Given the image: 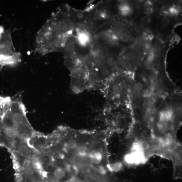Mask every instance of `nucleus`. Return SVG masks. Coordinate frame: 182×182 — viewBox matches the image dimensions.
Segmentation results:
<instances>
[{
	"mask_svg": "<svg viewBox=\"0 0 182 182\" xmlns=\"http://www.w3.org/2000/svg\"><path fill=\"white\" fill-rule=\"evenodd\" d=\"M66 37L59 35L47 21L37 34L36 50L42 55L59 51Z\"/></svg>",
	"mask_w": 182,
	"mask_h": 182,
	"instance_id": "1",
	"label": "nucleus"
},
{
	"mask_svg": "<svg viewBox=\"0 0 182 182\" xmlns=\"http://www.w3.org/2000/svg\"><path fill=\"white\" fill-rule=\"evenodd\" d=\"M21 61L20 53L16 51L9 29L2 34L0 39V65L14 66Z\"/></svg>",
	"mask_w": 182,
	"mask_h": 182,
	"instance_id": "2",
	"label": "nucleus"
},
{
	"mask_svg": "<svg viewBox=\"0 0 182 182\" xmlns=\"http://www.w3.org/2000/svg\"><path fill=\"white\" fill-rule=\"evenodd\" d=\"M68 7V5L60 7L48 20L57 33L64 37L74 34L76 27L69 15Z\"/></svg>",
	"mask_w": 182,
	"mask_h": 182,
	"instance_id": "3",
	"label": "nucleus"
},
{
	"mask_svg": "<svg viewBox=\"0 0 182 182\" xmlns=\"http://www.w3.org/2000/svg\"><path fill=\"white\" fill-rule=\"evenodd\" d=\"M169 159H170L173 165V176L175 179L182 178V146L177 142L172 145L168 151Z\"/></svg>",
	"mask_w": 182,
	"mask_h": 182,
	"instance_id": "4",
	"label": "nucleus"
},
{
	"mask_svg": "<svg viewBox=\"0 0 182 182\" xmlns=\"http://www.w3.org/2000/svg\"><path fill=\"white\" fill-rule=\"evenodd\" d=\"M75 35L78 45L83 49H89L92 42V34L87 29L78 26L75 28Z\"/></svg>",
	"mask_w": 182,
	"mask_h": 182,
	"instance_id": "5",
	"label": "nucleus"
},
{
	"mask_svg": "<svg viewBox=\"0 0 182 182\" xmlns=\"http://www.w3.org/2000/svg\"><path fill=\"white\" fill-rule=\"evenodd\" d=\"M69 15L76 27H84L88 19V12L87 10H79L71 7H68Z\"/></svg>",
	"mask_w": 182,
	"mask_h": 182,
	"instance_id": "6",
	"label": "nucleus"
},
{
	"mask_svg": "<svg viewBox=\"0 0 182 182\" xmlns=\"http://www.w3.org/2000/svg\"><path fill=\"white\" fill-rule=\"evenodd\" d=\"M171 21L167 17H163L161 18L158 24V27L159 29L161 30H165L169 29L171 26Z\"/></svg>",
	"mask_w": 182,
	"mask_h": 182,
	"instance_id": "7",
	"label": "nucleus"
},
{
	"mask_svg": "<svg viewBox=\"0 0 182 182\" xmlns=\"http://www.w3.org/2000/svg\"><path fill=\"white\" fill-rule=\"evenodd\" d=\"M118 9L119 13L122 16H126L130 12V8L125 3H121L119 4Z\"/></svg>",
	"mask_w": 182,
	"mask_h": 182,
	"instance_id": "8",
	"label": "nucleus"
},
{
	"mask_svg": "<svg viewBox=\"0 0 182 182\" xmlns=\"http://www.w3.org/2000/svg\"><path fill=\"white\" fill-rule=\"evenodd\" d=\"M90 157L94 163L96 164L100 163L103 158L102 154L99 152H96L93 154H90Z\"/></svg>",
	"mask_w": 182,
	"mask_h": 182,
	"instance_id": "9",
	"label": "nucleus"
},
{
	"mask_svg": "<svg viewBox=\"0 0 182 182\" xmlns=\"http://www.w3.org/2000/svg\"><path fill=\"white\" fill-rule=\"evenodd\" d=\"M85 156L80 152L75 154L73 157V162L76 165H79L82 164L84 160Z\"/></svg>",
	"mask_w": 182,
	"mask_h": 182,
	"instance_id": "10",
	"label": "nucleus"
},
{
	"mask_svg": "<svg viewBox=\"0 0 182 182\" xmlns=\"http://www.w3.org/2000/svg\"><path fill=\"white\" fill-rule=\"evenodd\" d=\"M151 22L150 17L147 15H143L140 19V23L142 25L146 27L148 26Z\"/></svg>",
	"mask_w": 182,
	"mask_h": 182,
	"instance_id": "11",
	"label": "nucleus"
},
{
	"mask_svg": "<svg viewBox=\"0 0 182 182\" xmlns=\"http://www.w3.org/2000/svg\"><path fill=\"white\" fill-rule=\"evenodd\" d=\"M18 152L21 155L26 156L29 154L30 150L27 146L21 145L19 148Z\"/></svg>",
	"mask_w": 182,
	"mask_h": 182,
	"instance_id": "12",
	"label": "nucleus"
},
{
	"mask_svg": "<svg viewBox=\"0 0 182 182\" xmlns=\"http://www.w3.org/2000/svg\"><path fill=\"white\" fill-rule=\"evenodd\" d=\"M54 175L55 178L57 179L62 178L65 175V172L64 170L60 168L56 169L54 173Z\"/></svg>",
	"mask_w": 182,
	"mask_h": 182,
	"instance_id": "13",
	"label": "nucleus"
},
{
	"mask_svg": "<svg viewBox=\"0 0 182 182\" xmlns=\"http://www.w3.org/2000/svg\"><path fill=\"white\" fill-rule=\"evenodd\" d=\"M32 166L35 169L39 170L42 169L43 167V164L42 161L38 159L34 160L32 162Z\"/></svg>",
	"mask_w": 182,
	"mask_h": 182,
	"instance_id": "14",
	"label": "nucleus"
},
{
	"mask_svg": "<svg viewBox=\"0 0 182 182\" xmlns=\"http://www.w3.org/2000/svg\"><path fill=\"white\" fill-rule=\"evenodd\" d=\"M66 145L68 148L70 149H73L76 147L77 146V143L76 141L74 140L70 139L67 142Z\"/></svg>",
	"mask_w": 182,
	"mask_h": 182,
	"instance_id": "15",
	"label": "nucleus"
},
{
	"mask_svg": "<svg viewBox=\"0 0 182 182\" xmlns=\"http://www.w3.org/2000/svg\"><path fill=\"white\" fill-rule=\"evenodd\" d=\"M157 109L156 107L152 106L148 108L147 114L154 116L157 114Z\"/></svg>",
	"mask_w": 182,
	"mask_h": 182,
	"instance_id": "16",
	"label": "nucleus"
},
{
	"mask_svg": "<svg viewBox=\"0 0 182 182\" xmlns=\"http://www.w3.org/2000/svg\"><path fill=\"white\" fill-rule=\"evenodd\" d=\"M41 150L43 153L48 154L51 151V147L48 145H44L42 146L41 148Z\"/></svg>",
	"mask_w": 182,
	"mask_h": 182,
	"instance_id": "17",
	"label": "nucleus"
},
{
	"mask_svg": "<svg viewBox=\"0 0 182 182\" xmlns=\"http://www.w3.org/2000/svg\"><path fill=\"white\" fill-rule=\"evenodd\" d=\"M134 88L135 91L138 92H141L143 90V86L142 84L140 82L136 83L134 85Z\"/></svg>",
	"mask_w": 182,
	"mask_h": 182,
	"instance_id": "18",
	"label": "nucleus"
},
{
	"mask_svg": "<svg viewBox=\"0 0 182 182\" xmlns=\"http://www.w3.org/2000/svg\"><path fill=\"white\" fill-rule=\"evenodd\" d=\"M129 39V36L128 34L126 33H123L121 34L120 40L121 42L126 43L128 42Z\"/></svg>",
	"mask_w": 182,
	"mask_h": 182,
	"instance_id": "19",
	"label": "nucleus"
},
{
	"mask_svg": "<svg viewBox=\"0 0 182 182\" xmlns=\"http://www.w3.org/2000/svg\"><path fill=\"white\" fill-rule=\"evenodd\" d=\"M98 171H99V172L100 173V174L102 175L106 174L107 173V171L105 169L104 167L101 166L99 167Z\"/></svg>",
	"mask_w": 182,
	"mask_h": 182,
	"instance_id": "20",
	"label": "nucleus"
},
{
	"mask_svg": "<svg viewBox=\"0 0 182 182\" xmlns=\"http://www.w3.org/2000/svg\"><path fill=\"white\" fill-rule=\"evenodd\" d=\"M4 114V112L3 115L1 114V113H0V134H1V133L2 129L3 127V118Z\"/></svg>",
	"mask_w": 182,
	"mask_h": 182,
	"instance_id": "21",
	"label": "nucleus"
},
{
	"mask_svg": "<svg viewBox=\"0 0 182 182\" xmlns=\"http://www.w3.org/2000/svg\"><path fill=\"white\" fill-rule=\"evenodd\" d=\"M157 97L155 96H151L149 99V102L151 104L155 103L157 101Z\"/></svg>",
	"mask_w": 182,
	"mask_h": 182,
	"instance_id": "22",
	"label": "nucleus"
},
{
	"mask_svg": "<svg viewBox=\"0 0 182 182\" xmlns=\"http://www.w3.org/2000/svg\"><path fill=\"white\" fill-rule=\"evenodd\" d=\"M135 113L137 115H140L141 113V109L140 107H136L135 109Z\"/></svg>",
	"mask_w": 182,
	"mask_h": 182,
	"instance_id": "23",
	"label": "nucleus"
},
{
	"mask_svg": "<svg viewBox=\"0 0 182 182\" xmlns=\"http://www.w3.org/2000/svg\"><path fill=\"white\" fill-rule=\"evenodd\" d=\"M170 13L172 14L175 15L178 13V10L175 8L174 7L171 8L169 10Z\"/></svg>",
	"mask_w": 182,
	"mask_h": 182,
	"instance_id": "24",
	"label": "nucleus"
},
{
	"mask_svg": "<svg viewBox=\"0 0 182 182\" xmlns=\"http://www.w3.org/2000/svg\"><path fill=\"white\" fill-rule=\"evenodd\" d=\"M148 80L151 82H153L155 81L156 78L155 76L153 74L150 75L148 77Z\"/></svg>",
	"mask_w": 182,
	"mask_h": 182,
	"instance_id": "25",
	"label": "nucleus"
},
{
	"mask_svg": "<svg viewBox=\"0 0 182 182\" xmlns=\"http://www.w3.org/2000/svg\"><path fill=\"white\" fill-rule=\"evenodd\" d=\"M132 61L133 63H134V64H137L138 63L139 61V58L137 56H134L133 58Z\"/></svg>",
	"mask_w": 182,
	"mask_h": 182,
	"instance_id": "26",
	"label": "nucleus"
},
{
	"mask_svg": "<svg viewBox=\"0 0 182 182\" xmlns=\"http://www.w3.org/2000/svg\"><path fill=\"white\" fill-rule=\"evenodd\" d=\"M149 52L150 54L153 56H154L157 53L156 50L155 48H151Z\"/></svg>",
	"mask_w": 182,
	"mask_h": 182,
	"instance_id": "27",
	"label": "nucleus"
},
{
	"mask_svg": "<svg viewBox=\"0 0 182 182\" xmlns=\"http://www.w3.org/2000/svg\"><path fill=\"white\" fill-rule=\"evenodd\" d=\"M134 57V55L133 53H129L127 54V55H126L127 59L129 60H132Z\"/></svg>",
	"mask_w": 182,
	"mask_h": 182,
	"instance_id": "28",
	"label": "nucleus"
},
{
	"mask_svg": "<svg viewBox=\"0 0 182 182\" xmlns=\"http://www.w3.org/2000/svg\"><path fill=\"white\" fill-rule=\"evenodd\" d=\"M156 83L157 86H162L163 84V81L161 79H159V80H157Z\"/></svg>",
	"mask_w": 182,
	"mask_h": 182,
	"instance_id": "29",
	"label": "nucleus"
},
{
	"mask_svg": "<svg viewBox=\"0 0 182 182\" xmlns=\"http://www.w3.org/2000/svg\"><path fill=\"white\" fill-rule=\"evenodd\" d=\"M154 60V56H152L151 54L148 55L147 58V60L148 62H151Z\"/></svg>",
	"mask_w": 182,
	"mask_h": 182,
	"instance_id": "30",
	"label": "nucleus"
},
{
	"mask_svg": "<svg viewBox=\"0 0 182 182\" xmlns=\"http://www.w3.org/2000/svg\"><path fill=\"white\" fill-rule=\"evenodd\" d=\"M4 32L3 27L2 26L0 25V39L1 37L2 34Z\"/></svg>",
	"mask_w": 182,
	"mask_h": 182,
	"instance_id": "31",
	"label": "nucleus"
},
{
	"mask_svg": "<svg viewBox=\"0 0 182 182\" xmlns=\"http://www.w3.org/2000/svg\"><path fill=\"white\" fill-rule=\"evenodd\" d=\"M155 49L156 50L157 52H160L162 50L161 47L160 46H157Z\"/></svg>",
	"mask_w": 182,
	"mask_h": 182,
	"instance_id": "32",
	"label": "nucleus"
},
{
	"mask_svg": "<svg viewBox=\"0 0 182 182\" xmlns=\"http://www.w3.org/2000/svg\"><path fill=\"white\" fill-rule=\"evenodd\" d=\"M3 67L4 66H3L2 65H0V72L1 71Z\"/></svg>",
	"mask_w": 182,
	"mask_h": 182,
	"instance_id": "33",
	"label": "nucleus"
},
{
	"mask_svg": "<svg viewBox=\"0 0 182 182\" xmlns=\"http://www.w3.org/2000/svg\"><path fill=\"white\" fill-rule=\"evenodd\" d=\"M36 182H42V181H40V180H38L37 181H36Z\"/></svg>",
	"mask_w": 182,
	"mask_h": 182,
	"instance_id": "34",
	"label": "nucleus"
},
{
	"mask_svg": "<svg viewBox=\"0 0 182 182\" xmlns=\"http://www.w3.org/2000/svg\"><path fill=\"white\" fill-rule=\"evenodd\" d=\"M98 182H105V181H98Z\"/></svg>",
	"mask_w": 182,
	"mask_h": 182,
	"instance_id": "35",
	"label": "nucleus"
}]
</instances>
